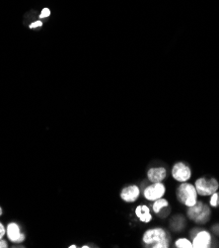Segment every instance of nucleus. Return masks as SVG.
<instances>
[{"label":"nucleus","mask_w":219,"mask_h":248,"mask_svg":"<svg viewBox=\"0 0 219 248\" xmlns=\"http://www.w3.org/2000/svg\"><path fill=\"white\" fill-rule=\"evenodd\" d=\"M76 247H77V246H76L75 244H72V245L69 246V248H76Z\"/></svg>","instance_id":"nucleus-21"},{"label":"nucleus","mask_w":219,"mask_h":248,"mask_svg":"<svg viewBox=\"0 0 219 248\" xmlns=\"http://www.w3.org/2000/svg\"><path fill=\"white\" fill-rule=\"evenodd\" d=\"M174 246L176 248H192V242L189 237L181 236L175 240Z\"/></svg>","instance_id":"nucleus-14"},{"label":"nucleus","mask_w":219,"mask_h":248,"mask_svg":"<svg viewBox=\"0 0 219 248\" xmlns=\"http://www.w3.org/2000/svg\"><path fill=\"white\" fill-rule=\"evenodd\" d=\"M50 14H51V11H50V9L44 8V9H43V11H42V13H41V18H45V17H48V16H50Z\"/></svg>","instance_id":"nucleus-17"},{"label":"nucleus","mask_w":219,"mask_h":248,"mask_svg":"<svg viewBox=\"0 0 219 248\" xmlns=\"http://www.w3.org/2000/svg\"><path fill=\"white\" fill-rule=\"evenodd\" d=\"M193 184L197 188L199 196L202 197H209L219 190V181L214 177L207 179L206 177L203 176L198 178Z\"/></svg>","instance_id":"nucleus-5"},{"label":"nucleus","mask_w":219,"mask_h":248,"mask_svg":"<svg viewBox=\"0 0 219 248\" xmlns=\"http://www.w3.org/2000/svg\"><path fill=\"white\" fill-rule=\"evenodd\" d=\"M2 215V209H1V207H0V216Z\"/></svg>","instance_id":"nucleus-22"},{"label":"nucleus","mask_w":219,"mask_h":248,"mask_svg":"<svg viewBox=\"0 0 219 248\" xmlns=\"http://www.w3.org/2000/svg\"><path fill=\"white\" fill-rule=\"evenodd\" d=\"M42 25H43V23L41 21H37V22H34L30 25V28L34 29V28H37V27H41Z\"/></svg>","instance_id":"nucleus-19"},{"label":"nucleus","mask_w":219,"mask_h":248,"mask_svg":"<svg viewBox=\"0 0 219 248\" xmlns=\"http://www.w3.org/2000/svg\"><path fill=\"white\" fill-rule=\"evenodd\" d=\"M190 238H191L192 248L214 247V238L212 232L206 229L201 228V226L190 231Z\"/></svg>","instance_id":"nucleus-4"},{"label":"nucleus","mask_w":219,"mask_h":248,"mask_svg":"<svg viewBox=\"0 0 219 248\" xmlns=\"http://www.w3.org/2000/svg\"><path fill=\"white\" fill-rule=\"evenodd\" d=\"M7 247V242L3 239H0V248H6Z\"/></svg>","instance_id":"nucleus-20"},{"label":"nucleus","mask_w":219,"mask_h":248,"mask_svg":"<svg viewBox=\"0 0 219 248\" xmlns=\"http://www.w3.org/2000/svg\"><path fill=\"white\" fill-rule=\"evenodd\" d=\"M170 230L171 232H181L184 231V229L186 228V218L184 216L177 214L176 216L172 217L171 219H170Z\"/></svg>","instance_id":"nucleus-11"},{"label":"nucleus","mask_w":219,"mask_h":248,"mask_svg":"<svg viewBox=\"0 0 219 248\" xmlns=\"http://www.w3.org/2000/svg\"><path fill=\"white\" fill-rule=\"evenodd\" d=\"M170 206V203L169 201L166 199V198H160V199L158 200H155L153 201V204H152V211L154 214L158 215L160 213V211H162L163 209L167 208Z\"/></svg>","instance_id":"nucleus-13"},{"label":"nucleus","mask_w":219,"mask_h":248,"mask_svg":"<svg viewBox=\"0 0 219 248\" xmlns=\"http://www.w3.org/2000/svg\"><path fill=\"white\" fill-rule=\"evenodd\" d=\"M168 176V170L164 166L151 167L147 171V179L151 183L163 182Z\"/></svg>","instance_id":"nucleus-8"},{"label":"nucleus","mask_w":219,"mask_h":248,"mask_svg":"<svg viewBox=\"0 0 219 248\" xmlns=\"http://www.w3.org/2000/svg\"><path fill=\"white\" fill-rule=\"evenodd\" d=\"M142 242L150 248H169L171 245V234L162 227L151 228L143 233Z\"/></svg>","instance_id":"nucleus-1"},{"label":"nucleus","mask_w":219,"mask_h":248,"mask_svg":"<svg viewBox=\"0 0 219 248\" xmlns=\"http://www.w3.org/2000/svg\"><path fill=\"white\" fill-rule=\"evenodd\" d=\"M187 217L197 226L207 225L211 219V207L203 201H198L193 206L187 207Z\"/></svg>","instance_id":"nucleus-2"},{"label":"nucleus","mask_w":219,"mask_h":248,"mask_svg":"<svg viewBox=\"0 0 219 248\" xmlns=\"http://www.w3.org/2000/svg\"><path fill=\"white\" fill-rule=\"evenodd\" d=\"M218 207H219V199H218Z\"/></svg>","instance_id":"nucleus-23"},{"label":"nucleus","mask_w":219,"mask_h":248,"mask_svg":"<svg viewBox=\"0 0 219 248\" xmlns=\"http://www.w3.org/2000/svg\"><path fill=\"white\" fill-rule=\"evenodd\" d=\"M140 195V189L136 185H130L125 187L120 192V198L126 203H133L135 202Z\"/></svg>","instance_id":"nucleus-9"},{"label":"nucleus","mask_w":219,"mask_h":248,"mask_svg":"<svg viewBox=\"0 0 219 248\" xmlns=\"http://www.w3.org/2000/svg\"><path fill=\"white\" fill-rule=\"evenodd\" d=\"M218 199H219V193L218 191L213 193L212 195L209 196V201H208V205L211 208H217L218 207Z\"/></svg>","instance_id":"nucleus-15"},{"label":"nucleus","mask_w":219,"mask_h":248,"mask_svg":"<svg viewBox=\"0 0 219 248\" xmlns=\"http://www.w3.org/2000/svg\"><path fill=\"white\" fill-rule=\"evenodd\" d=\"M211 232H212V234L219 237V222H216V224H213L211 226Z\"/></svg>","instance_id":"nucleus-16"},{"label":"nucleus","mask_w":219,"mask_h":248,"mask_svg":"<svg viewBox=\"0 0 219 248\" xmlns=\"http://www.w3.org/2000/svg\"><path fill=\"white\" fill-rule=\"evenodd\" d=\"M7 235H8V238L12 242H16V243L22 242L24 239H25V235L20 232V229H19L18 225L15 224V222H11V224L8 225Z\"/></svg>","instance_id":"nucleus-12"},{"label":"nucleus","mask_w":219,"mask_h":248,"mask_svg":"<svg viewBox=\"0 0 219 248\" xmlns=\"http://www.w3.org/2000/svg\"><path fill=\"white\" fill-rule=\"evenodd\" d=\"M167 193L166 185L162 182H156L148 185L143 190V196L147 201L153 202L155 200L160 199V198L165 197Z\"/></svg>","instance_id":"nucleus-7"},{"label":"nucleus","mask_w":219,"mask_h":248,"mask_svg":"<svg viewBox=\"0 0 219 248\" xmlns=\"http://www.w3.org/2000/svg\"><path fill=\"white\" fill-rule=\"evenodd\" d=\"M135 216L136 217L141 221L144 222V224H148L152 220V215H151V210L148 206L146 205H139L136 207L135 211Z\"/></svg>","instance_id":"nucleus-10"},{"label":"nucleus","mask_w":219,"mask_h":248,"mask_svg":"<svg viewBox=\"0 0 219 248\" xmlns=\"http://www.w3.org/2000/svg\"><path fill=\"white\" fill-rule=\"evenodd\" d=\"M176 198L181 205L190 207L199 201V194L194 184L190 183V181L183 182L176 188Z\"/></svg>","instance_id":"nucleus-3"},{"label":"nucleus","mask_w":219,"mask_h":248,"mask_svg":"<svg viewBox=\"0 0 219 248\" xmlns=\"http://www.w3.org/2000/svg\"><path fill=\"white\" fill-rule=\"evenodd\" d=\"M5 232H6V230H5L4 226L1 224V222H0V239L3 238V236L5 234Z\"/></svg>","instance_id":"nucleus-18"},{"label":"nucleus","mask_w":219,"mask_h":248,"mask_svg":"<svg viewBox=\"0 0 219 248\" xmlns=\"http://www.w3.org/2000/svg\"><path fill=\"white\" fill-rule=\"evenodd\" d=\"M192 172L189 164L184 161H178L171 167V177L179 182H189L191 179Z\"/></svg>","instance_id":"nucleus-6"}]
</instances>
